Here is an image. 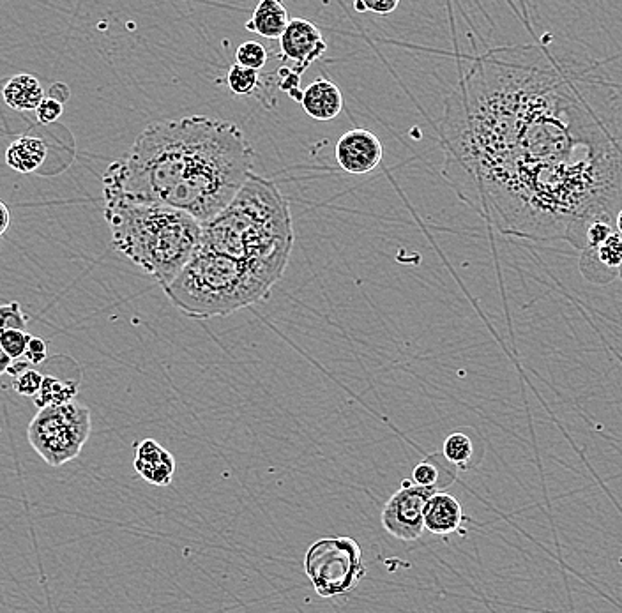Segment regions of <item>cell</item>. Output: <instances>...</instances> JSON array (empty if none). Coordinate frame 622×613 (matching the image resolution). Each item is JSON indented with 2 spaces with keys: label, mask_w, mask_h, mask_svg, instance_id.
Masks as SVG:
<instances>
[{
  "label": "cell",
  "mask_w": 622,
  "mask_h": 613,
  "mask_svg": "<svg viewBox=\"0 0 622 613\" xmlns=\"http://www.w3.org/2000/svg\"><path fill=\"white\" fill-rule=\"evenodd\" d=\"M442 175L495 230L584 246L622 204V89L538 45L479 55L444 101Z\"/></svg>",
  "instance_id": "1"
},
{
  "label": "cell",
  "mask_w": 622,
  "mask_h": 613,
  "mask_svg": "<svg viewBox=\"0 0 622 613\" xmlns=\"http://www.w3.org/2000/svg\"><path fill=\"white\" fill-rule=\"evenodd\" d=\"M255 151L234 122L205 115L152 122L103 175L105 202L172 207L205 225L253 174Z\"/></svg>",
  "instance_id": "2"
},
{
  "label": "cell",
  "mask_w": 622,
  "mask_h": 613,
  "mask_svg": "<svg viewBox=\"0 0 622 613\" xmlns=\"http://www.w3.org/2000/svg\"><path fill=\"white\" fill-rule=\"evenodd\" d=\"M287 265V260H244L198 248L163 292L188 317H227L267 299Z\"/></svg>",
  "instance_id": "3"
},
{
  "label": "cell",
  "mask_w": 622,
  "mask_h": 613,
  "mask_svg": "<svg viewBox=\"0 0 622 613\" xmlns=\"http://www.w3.org/2000/svg\"><path fill=\"white\" fill-rule=\"evenodd\" d=\"M294 225L289 200L262 175H250L236 198L202 225L198 248L244 260H290Z\"/></svg>",
  "instance_id": "4"
},
{
  "label": "cell",
  "mask_w": 622,
  "mask_h": 613,
  "mask_svg": "<svg viewBox=\"0 0 622 613\" xmlns=\"http://www.w3.org/2000/svg\"><path fill=\"white\" fill-rule=\"evenodd\" d=\"M105 218L115 250L161 288L183 271L202 237V225L195 218L165 205L105 202Z\"/></svg>",
  "instance_id": "5"
},
{
  "label": "cell",
  "mask_w": 622,
  "mask_h": 613,
  "mask_svg": "<svg viewBox=\"0 0 622 613\" xmlns=\"http://www.w3.org/2000/svg\"><path fill=\"white\" fill-rule=\"evenodd\" d=\"M91 435V410L80 402L39 410L27 428V439L48 465L75 460Z\"/></svg>",
  "instance_id": "6"
},
{
  "label": "cell",
  "mask_w": 622,
  "mask_h": 613,
  "mask_svg": "<svg viewBox=\"0 0 622 613\" xmlns=\"http://www.w3.org/2000/svg\"><path fill=\"white\" fill-rule=\"evenodd\" d=\"M304 571L320 598L345 596L366 575L361 546L347 536L319 539L304 555Z\"/></svg>",
  "instance_id": "7"
},
{
  "label": "cell",
  "mask_w": 622,
  "mask_h": 613,
  "mask_svg": "<svg viewBox=\"0 0 622 613\" xmlns=\"http://www.w3.org/2000/svg\"><path fill=\"white\" fill-rule=\"evenodd\" d=\"M440 492L437 488L416 486L405 479L402 488L387 500L382 509V527L400 541H416L425 530V506L432 495Z\"/></svg>",
  "instance_id": "8"
},
{
  "label": "cell",
  "mask_w": 622,
  "mask_h": 613,
  "mask_svg": "<svg viewBox=\"0 0 622 613\" xmlns=\"http://www.w3.org/2000/svg\"><path fill=\"white\" fill-rule=\"evenodd\" d=\"M334 156L343 172L352 175L372 174L384 158V149L379 137L370 129L354 128L343 133Z\"/></svg>",
  "instance_id": "9"
},
{
  "label": "cell",
  "mask_w": 622,
  "mask_h": 613,
  "mask_svg": "<svg viewBox=\"0 0 622 613\" xmlns=\"http://www.w3.org/2000/svg\"><path fill=\"white\" fill-rule=\"evenodd\" d=\"M280 50L283 59L294 62L292 69L303 76L304 69L326 53L327 43L315 23L292 18L280 38Z\"/></svg>",
  "instance_id": "10"
},
{
  "label": "cell",
  "mask_w": 622,
  "mask_h": 613,
  "mask_svg": "<svg viewBox=\"0 0 622 613\" xmlns=\"http://www.w3.org/2000/svg\"><path fill=\"white\" fill-rule=\"evenodd\" d=\"M299 103L304 112L315 121H333L343 110V94L340 87L329 78H317L303 92Z\"/></svg>",
  "instance_id": "11"
},
{
  "label": "cell",
  "mask_w": 622,
  "mask_h": 613,
  "mask_svg": "<svg viewBox=\"0 0 622 613\" xmlns=\"http://www.w3.org/2000/svg\"><path fill=\"white\" fill-rule=\"evenodd\" d=\"M135 470L147 483L168 486L175 474V458L156 440L145 439L137 446Z\"/></svg>",
  "instance_id": "12"
},
{
  "label": "cell",
  "mask_w": 622,
  "mask_h": 613,
  "mask_svg": "<svg viewBox=\"0 0 622 613\" xmlns=\"http://www.w3.org/2000/svg\"><path fill=\"white\" fill-rule=\"evenodd\" d=\"M463 520L465 515L460 500L448 492H437L426 502L423 522L425 529L430 530L432 534L437 536L453 534L462 527Z\"/></svg>",
  "instance_id": "13"
},
{
  "label": "cell",
  "mask_w": 622,
  "mask_h": 613,
  "mask_svg": "<svg viewBox=\"0 0 622 613\" xmlns=\"http://www.w3.org/2000/svg\"><path fill=\"white\" fill-rule=\"evenodd\" d=\"M2 98L16 112H36L45 99V89L36 76L22 73L9 78L2 89Z\"/></svg>",
  "instance_id": "14"
},
{
  "label": "cell",
  "mask_w": 622,
  "mask_h": 613,
  "mask_svg": "<svg viewBox=\"0 0 622 613\" xmlns=\"http://www.w3.org/2000/svg\"><path fill=\"white\" fill-rule=\"evenodd\" d=\"M289 22V11L281 2L262 0L258 2L257 8L253 9V15L246 23V31L255 32L262 38L280 41Z\"/></svg>",
  "instance_id": "15"
},
{
  "label": "cell",
  "mask_w": 622,
  "mask_h": 613,
  "mask_svg": "<svg viewBox=\"0 0 622 613\" xmlns=\"http://www.w3.org/2000/svg\"><path fill=\"white\" fill-rule=\"evenodd\" d=\"M48 147L38 137H20L6 151V163L18 174H32L45 163Z\"/></svg>",
  "instance_id": "16"
},
{
  "label": "cell",
  "mask_w": 622,
  "mask_h": 613,
  "mask_svg": "<svg viewBox=\"0 0 622 613\" xmlns=\"http://www.w3.org/2000/svg\"><path fill=\"white\" fill-rule=\"evenodd\" d=\"M444 458L442 455L428 456L412 469V483L423 488H437L440 492H444V488L453 485L456 479L455 472H449L448 469L440 470V462Z\"/></svg>",
  "instance_id": "17"
},
{
  "label": "cell",
  "mask_w": 622,
  "mask_h": 613,
  "mask_svg": "<svg viewBox=\"0 0 622 613\" xmlns=\"http://www.w3.org/2000/svg\"><path fill=\"white\" fill-rule=\"evenodd\" d=\"M76 393H78L76 384L64 382L52 375H45L43 386L39 389L38 396L34 398V403L39 410L52 407V405H64V403L73 402Z\"/></svg>",
  "instance_id": "18"
},
{
  "label": "cell",
  "mask_w": 622,
  "mask_h": 613,
  "mask_svg": "<svg viewBox=\"0 0 622 613\" xmlns=\"http://www.w3.org/2000/svg\"><path fill=\"white\" fill-rule=\"evenodd\" d=\"M472 455H474V444L469 435L462 432L451 433L448 439L444 440L442 446V456L449 465L462 467L467 469V465L471 463Z\"/></svg>",
  "instance_id": "19"
},
{
  "label": "cell",
  "mask_w": 622,
  "mask_h": 613,
  "mask_svg": "<svg viewBox=\"0 0 622 613\" xmlns=\"http://www.w3.org/2000/svg\"><path fill=\"white\" fill-rule=\"evenodd\" d=\"M227 85L228 89L237 96H251V94H257L258 89L262 87V80H260L258 71L232 64L228 68Z\"/></svg>",
  "instance_id": "20"
},
{
  "label": "cell",
  "mask_w": 622,
  "mask_h": 613,
  "mask_svg": "<svg viewBox=\"0 0 622 613\" xmlns=\"http://www.w3.org/2000/svg\"><path fill=\"white\" fill-rule=\"evenodd\" d=\"M594 251V255L598 258V262H600L607 271L610 273L619 274V269H621L622 265V235L614 234L608 237L607 241H603V243L596 248Z\"/></svg>",
  "instance_id": "21"
},
{
  "label": "cell",
  "mask_w": 622,
  "mask_h": 613,
  "mask_svg": "<svg viewBox=\"0 0 622 613\" xmlns=\"http://www.w3.org/2000/svg\"><path fill=\"white\" fill-rule=\"evenodd\" d=\"M267 61H269V52L266 46L258 41H244L237 48L236 64L243 68L253 69L260 73V69L266 68Z\"/></svg>",
  "instance_id": "22"
},
{
  "label": "cell",
  "mask_w": 622,
  "mask_h": 613,
  "mask_svg": "<svg viewBox=\"0 0 622 613\" xmlns=\"http://www.w3.org/2000/svg\"><path fill=\"white\" fill-rule=\"evenodd\" d=\"M31 338V334L25 331H8V333L0 334V347L11 361H20L22 357H25V350Z\"/></svg>",
  "instance_id": "23"
},
{
  "label": "cell",
  "mask_w": 622,
  "mask_h": 613,
  "mask_svg": "<svg viewBox=\"0 0 622 613\" xmlns=\"http://www.w3.org/2000/svg\"><path fill=\"white\" fill-rule=\"evenodd\" d=\"M29 318L23 313L18 303L2 304L0 306V334L8 331H23Z\"/></svg>",
  "instance_id": "24"
},
{
  "label": "cell",
  "mask_w": 622,
  "mask_h": 613,
  "mask_svg": "<svg viewBox=\"0 0 622 613\" xmlns=\"http://www.w3.org/2000/svg\"><path fill=\"white\" fill-rule=\"evenodd\" d=\"M43 377L45 375L41 371L27 368V370H23L20 375H16L15 379H13V389L20 396H25V398H36L39 389L43 386Z\"/></svg>",
  "instance_id": "25"
},
{
  "label": "cell",
  "mask_w": 622,
  "mask_h": 613,
  "mask_svg": "<svg viewBox=\"0 0 622 613\" xmlns=\"http://www.w3.org/2000/svg\"><path fill=\"white\" fill-rule=\"evenodd\" d=\"M62 112H64V108H62V103L57 98H46L39 103L38 110H36V117H38V121L41 124H52V122L57 121L59 117H61Z\"/></svg>",
  "instance_id": "26"
},
{
  "label": "cell",
  "mask_w": 622,
  "mask_h": 613,
  "mask_svg": "<svg viewBox=\"0 0 622 613\" xmlns=\"http://www.w3.org/2000/svg\"><path fill=\"white\" fill-rule=\"evenodd\" d=\"M400 6L398 0H357L354 4V8L359 13H366V11H372L375 15L386 16L391 15L396 8Z\"/></svg>",
  "instance_id": "27"
},
{
  "label": "cell",
  "mask_w": 622,
  "mask_h": 613,
  "mask_svg": "<svg viewBox=\"0 0 622 613\" xmlns=\"http://www.w3.org/2000/svg\"><path fill=\"white\" fill-rule=\"evenodd\" d=\"M46 354H48L46 341L43 338H38V336H32L29 345H27V350H25L27 363L41 364L45 361Z\"/></svg>",
  "instance_id": "28"
},
{
  "label": "cell",
  "mask_w": 622,
  "mask_h": 613,
  "mask_svg": "<svg viewBox=\"0 0 622 613\" xmlns=\"http://www.w3.org/2000/svg\"><path fill=\"white\" fill-rule=\"evenodd\" d=\"M9 221H11V212H9L8 205L0 202V235L6 234Z\"/></svg>",
  "instance_id": "29"
},
{
  "label": "cell",
  "mask_w": 622,
  "mask_h": 613,
  "mask_svg": "<svg viewBox=\"0 0 622 613\" xmlns=\"http://www.w3.org/2000/svg\"><path fill=\"white\" fill-rule=\"evenodd\" d=\"M11 363H13V361H11L8 356H6V352H4V350H2V347H0V375H4V373L8 371Z\"/></svg>",
  "instance_id": "30"
},
{
  "label": "cell",
  "mask_w": 622,
  "mask_h": 613,
  "mask_svg": "<svg viewBox=\"0 0 622 613\" xmlns=\"http://www.w3.org/2000/svg\"><path fill=\"white\" fill-rule=\"evenodd\" d=\"M615 228L619 230V234L622 235V209L617 212V218H615Z\"/></svg>",
  "instance_id": "31"
},
{
  "label": "cell",
  "mask_w": 622,
  "mask_h": 613,
  "mask_svg": "<svg viewBox=\"0 0 622 613\" xmlns=\"http://www.w3.org/2000/svg\"><path fill=\"white\" fill-rule=\"evenodd\" d=\"M619 276H621V280H622V265H621V269H619Z\"/></svg>",
  "instance_id": "32"
}]
</instances>
